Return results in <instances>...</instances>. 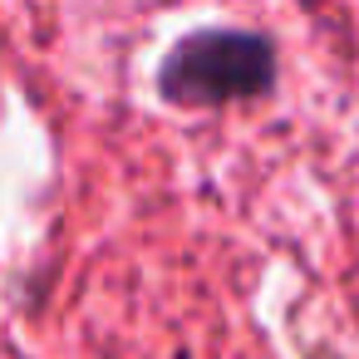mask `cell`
<instances>
[{"label":"cell","mask_w":359,"mask_h":359,"mask_svg":"<svg viewBox=\"0 0 359 359\" xmlns=\"http://www.w3.org/2000/svg\"><path fill=\"white\" fill-rule=\"evenodd\" d=\"M276 79V50L266 35L246 30H202L177 40V50L158 69V89L168 104L182 109H217L251 99L271 89Z\"/></svg>","instance_id":"1"}]
</instances>
